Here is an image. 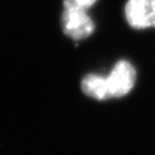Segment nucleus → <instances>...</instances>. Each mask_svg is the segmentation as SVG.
Returning <instances> with one entry per match:
<instances>
[{"label": "nucleus", "mask_w": 155, "mask_h": 155, "mask_svg": "<svg viewBox=\"0 0 155 155\" xmlns=\"http://www.w3.org/2000/svg\"><path fill=\"white\" fill-rule=\"evenodd\" d=\"M61 26L64 32L73 40L87 38L95 30V24L86 13V10L69 5H64Z\"/></svg>", "instance_id": "f257e3e1"}, {"label": "nucleus", "mask_w": 155, "mask_h": 155, "mask_svg": "<svg viewBox=\"0 0 155 155\" xmlns=\"http://www.w3.org/2000/svg\"><path fill=\"white\" fill-rule=\"evenodd\" d=\"M136 78L135 68L129 61H117L109 75H107L110 98H120L128 94L135 86Z\"/></svg>", "instance_id": "f03ea898"}, {"label": "nucleus", "mask_w": 155, "mask_h": 155, "mask_svg": "<svg viewBox=\"0 0 155 155\" xmlns=\"http://www.w3.org/2000/svg\"><path fill=\"white\" fill-rule=\"evenodd\" d=\"M124 12L126 21L133 28L155 27V0H128Z\"/></svg>", "instance_id": "7ed1b4c3"}, {"label": "nucleus", "mask_w": 155, "mask_h": 155, "mask_svg": "<svg viewBox=\"0 0 155 155\" xmlns=\"http://www.w3.org/2000/svg\"><path fill=\"white\" fill-rule=\"evenodd\" d=\"M83 93L97 100H107L110 98L107 77L90 73L83 78L81 82Z\"/></svg>", "instance_id": "20e7f679"}, {"label": "nucleus", "mask_w": 155, "mask_h": 155, "mask_svg": "<svg viewBox=\"0 0 155 155\" xmlns=\"http://www.w3.org/2000/svg\"><path fill=\"white\" fill-rule=\"evenodd\" d=\"M97 0H64V5L79 8V9L87 10L95 5Z\"/></svg>", "instance_id": "39448f33"}]
</instances>
